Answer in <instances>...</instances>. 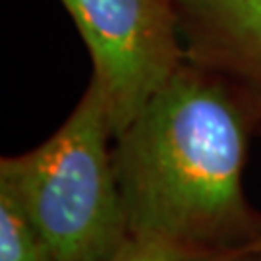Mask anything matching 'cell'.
Here are the masks:
<instances>
[{
  "label": "cell",
  "mask_w": 261,
  "mask_h": 261,
  "mask_svg": "<svg viewBox=\"0 0 261 261\" xmlns=\"http://www.w3.org/2000/svg\"><path fill=\"white\" fill-rule=\"evenodd\" d=\"M116 141L128 236L207 255L250 224L248 116L223 77L184 60Z\"/></svg>",
  "instance_id": "cell-1"
},
{
  "label": "cell",
  "mask_w": 261,
  "mask_h": 261,
  "mask_svg": "<svg viewBox=\"0 0 261 261\" xmlns=\"http://www.w3.org/2000/svg\"><path fill=\"white\" fill-rule=\"evenodd\" d=\"M111 136L107 99L91 80L47 141L0 163V178L18 194L55 261H101L128 238Z\"/></svg>",
  "instance_id": "cell-2"
},
{
  "label": "cell",
  "mask_w": 261,
  "mask_h": 261,
  "mask_svg": "<svg viewBox=\"0 0 261 261\" xmlns=\"http://www.w3.org/2000/svg\"><path fill=\"white\" fill-rule=\"evenodd\" d=\"M93 60L114 138L186 60L172 0H62Z\"/></svg>",
  "instance_id": "cell-3"
},
{
  "label": "cell",
  "mask_w": 261,
  "mask_h": 261,
  "mask_svg": "<svg viewBox=\"0 0 261 261\" xmlns=\"http://www.w3.org/2000/svg\"><path fill=\"white\" fill-rule=\"evenodd\" d=\"M186 60L238 85L261 111V0H172Z\"/></svg>",
  "instance_id": "cell-4"
},
{
  "label": "cell",
  "mask_w": 261,
  "mask_h": 261,
  "mask_svg": "<svg viewBox=\"0 0 261 261\" xmlns=\"http://www.w3.org/2000/svg\"><path fill=\"white\" fill-rule=\"evenodd\" d=\"M0 261H55L28 209L0 178Z\"/></svg>",
  "instance_id": "cell-5"
},
{
  "label": "cell",
  "mask_w": 261,
  "mask_h": 261,
  "mask_svg": "<svg viewBox=\"0 0 261 261\" xmlns=\"http://www.w3.org/2000/svg\"><path fill=\"white\" fill-rule=\"evenodd\" d=\"M203 253L188 252L176 244L149 236H128L116 252L101 261H188ZM209 255V253H207Z\"/></svg>",
  "instance_id": "cell-6"
},
{
  "label": "cell",
  "mask_w": 261,
  "mask_h": 261,
  "mask_svg": "<svg viewBox=\"0 0 261 261\" xmlns=\"http://www.w3.org/2000/svg\"><path fill=\"white\" fill-rule=\"evenodd\" d=\"M188 261H255L253 259L252 253H242L238 252L236 255H224V257H213L211 253L209 255H201V257H194V259H188Z\"/></svg>",
  "instance_id": "cell-7"
},
{
  "label": "cell",
  "mask_w": 261,
  "mask_h": 261,
  "mask_svg": "<svg viewBox=\"0 0 261 261\" xmlns=\"http://www.w3.org/2000/svg\"><path fill=\"white\" fill-rule=\"evenodd\" d=\"M240 252H242V253H252V255H255V257H261V234L257 236V238H253L248 246H244Z\"/></svg>",
  "instance_id": "cell-8"
}]
</instances>
